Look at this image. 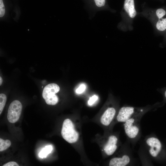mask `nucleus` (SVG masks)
I'll use <instances>...</instances> for the list:
<instances>
[{"label":"nucleus","mask_w":166,"mask_h":166,"mask_svg":"<svg viewBox=\"0 0 166 166\" xmlns=\"http://www.w3.org/2000/svg\"><path fill=\"white\" fill-rule=\"evenodd\" d=\"M155 104L142 107L124 106L119 109L116 117L117 121L124 123L131 117L142 113H146L154 108Z\"/></svg>","instance_id":"nucleus-4"},{"label":"nucleus","mask_w":166,"mask_h":166,"mask_svg":"<svg viewBox=\"0 0 166 166\" xmlns=\"http://www.w3.org/2000/svg\"><path fill=\"white\" fill-rule=\"evenodd\" d=\"M2 82V79L1 77H0V85H1Z\"/></svg>","instance_id":"nucleus-21"},{"label":"nucleus","mask_w":166,"mask_h":166,"mask_svg":"<svg viewBox=\"0 0 166 166\" xmlns=\"http://www.w3.org/2000/svg\"><path fill=\"white\" fill-rule=\"evenodd\" d=\"M116 111L113 107H109L106 109L101 118V124L105 126L109 125L115 116Z\"/></svg>","instance_id":"nucleus-11"},{"label":"nucleus","mask_w":166,"mask_h":166,"mask_svg":"<svg viewBox=\"0 0 166 166\" xmlns=\"http://www.w3.org/2000/svg\"><path fill=\"white\" fill-rule=\"evenodd\" d=\"M160 90L163 91V93L164 97L166 99V88L161 89Z\"/></svg>","instance_id":"nucleus-20"},{"label":"nucleus","mask_w":166,"mask_h":166,"mask_svg":"<svg viewBox=\"0 0 166 166\" xmlns=\"http://www.w3.org/2000/svg\"><path fill=\"white\" fill-rule=\"evenodd\" d=\"M5 12L4 6L2 0H0V17H2Z\"/></svg>","instance_id":"nucleus-16"},{"label":"nucleus","mask_w":166,"mask_h":166,"mask_svg":"<svg viewBox=\"0 0 166 166\" xmlns=\"http://www.w3.org/2000/svg\"><path fill=\"white\" fill-rule=\"evenodd\" d=\"M19 165L16 162L14 161H11L8 162L4 165L3 166H18Z\"/></svg>","instance_id":"nucleus-19"},{"label":"nucleus","mask_w":166,"mask_h":166,"mask_svg":"<svg viewBox=\"0 0 166 166\" xmlns=\"http://www.w3.org/2000/svg\"><path fill=\"white\" fill-rule=\"evenodd\" d=\"M98 98L97 96L94 95L90 98L88 102V105H93L98 99Z\"/></svg>","instance_id":"nucleus-17"},{"label":"nucleus","mask_w":166,"mask_h":166,"mask_svg":"<svg viewBox=\"0 0 166 166\" xmlns=\"http://www.w3.org/2000/svg\"><path fill=\"white\" fill-rule=\"evenodd\" d=\"M137 14L134 0H124L122 13V20L120 26L121 29L124 31L132 30L133 20Z\"/></svg>","instance_id":"nucleus-3"},{"label":"nucleus","mask_w":166,"mask_h":166,"mask_svg":"<svg viewBox=\"0 0 166 166\" xmlns=\"http://www.w3.org/2000/svg\"><path fill=\"white\" fill-rule=\"evenodd\" d=\"M6 101V96L3 93L0 94V114L3 110Z\"/></svg>","instance_id":"nucleus-14"},{"label":"nucleus","mask_w":166,"mask_h":166,"mask_svg":"<svg viewBox=\"0 0 166 166\" xmlns=\"http://www.w3.org/2000/svg\"><path fill=\"white\" fill-rule=\"evenodd\" d=\"M118 141V138L115 135H110L108 137L104 148V151L107 155L111 156L115 152L117 148Z\"/></svg>","instance_id":"nucleus-10"},{"label":"nucleus","mask_w":166,"mask_h":166,"mask_svg":"<svg viewBox=\"0 0 166 166\" xmlns=\"http://www.w3.org/2000/svg\"><path fill=\"white\" fill-rule=\"evenodd\" d=\"M22 105L17 100L13 101L10 105L7 114V118L11 123L16 122L19 120L22 112Z\"/></svg>","instance_id":"nucleus-8"},{"label":"nucleus","mask_w":166,"mask_h":166,"mask_svg":"<svg viewBox=\"0 0 166 166\" xmlns=\"http://www.w3.org/2000/svg\"><path fill=\"white\" fill-rule=\"evenodd\" d=\"M85 85L84 84H82L76 89V93L78 94L81 93L85 91Z\"/></svg>","instance_id":"nucleus-18"},{"label":"nucleus","mask_w":166,"mask_h":166,"mask_svg":"<svg viewBox=\"0 0 166 166\" xmlns=\"http://www.w3.org/2000/svg\"><path fill=\"white\" fill-rule=\"evenodd\" d=\"M145 113L134 116L124 123V132L127 137L133 144H135L140 136V121Z\"/></svg>","instance_id":"nucleus-2"},{"label":"nucleus","mask_w":166,"mask_h":166,"mask_svg":"<svg viewBox=\"0 0 166 166\" xmlns=\"http://www.w3.org/2000/svg\"><path fill=\"white\" fill-rule=\"evenodd\" d=\"M53 146L50 145L45 146L40 151L38 154L39 156L41 158H46L53 150Z\"/></svg>","instance_id":"nucleus-12"},{"label":"nucleus","mask_w":166,"mask_h":166,"mask_svg":"<svg viewBox=\"0 0 166 166\" xmlns=\"http://www.w3.org/2000/svg\"><path fill=\"white\" fill-rule=\"evenodd\" d=\"M11 145V142L9 140H4L0 138V151L2 152L9 148Z\"/></svg>","instance_id":"nucleus-13"},{"label":"nucleus","mask_w":166,"mask_h":166,"mask_svg":"<svg viewBox=\"0 0 166 166\" xmlns=\"http://www.w3.org/2000/svg\"><path fill=\"white\" fill-rule=\"evenodd\" d=\"M160 0L162 2H163L164 1V0Z\"/></svg>","instance_id":"nucleus-23"},{"label":"nucleus","mask_w":166,"mask_h":166,"mask_svg":"<svg viewBox=\"0 0 166 166\" xmlns=\"http://www.w3.org/2000/svg\"><path fill=\"white\" fill-rule=\"evenodd\" d=\"M61 134L64 139L70 143L77 141L79 136L78 133L74 129L73 124L69 119H66L63 122Z\"/></svg>","instance_id":"nucleus-5"},{"label":"nucleus","mask_w":166,"mask_h":166,"mask_svg":"<svg viewBox=\"0 0 166 166\" xmlns=\"http://www.w3.org/2000/svg\"><path fill=\"white\" fill-rule=\"evenodd\" d=\"M164 41L165 43H166V32L164 34Z\"/></svg>","instance_id":"nucleus-22"},{"label":"nucleus","mask_w":166,"mask_h":166,"mask_svg":"<svg viewBox=\"0 0 166 166\" xmlns=\"http://www.w3.org/2000/svg\"><path fill=\"white\" fill-rule=\"evenodd\" d=\"M60 90L59 86L54 83H50L46 85L44 88L42 96L47 104L54 105L58 101L57 96L55 94Z\"/></svg>","instance_id":"nucleus-6"},{"label":"nucleus","mask_w":166,"mask_h":166,"mask_svg":"<svg viewBox=\"0 0 166 166\" xmlns=\"http://www.w3.org/2000/svg\"><path fill=\"white\" fill-rule=\"evenodd\" d=\"M132 162V158L130 154L127 153L121 157H115L110 160V166H126L130 165Z\"/></svg>","instance_id":"nucleus-9"},{"label":"nucleus","mask_w":166,"mask_h":166,"mask_svg":"<svg viewBox=\"0 0 166 166\" xmlns=\"http://www.w3.org/2000/svg\"><path fill=\"white\" fill-rule=\"evenodd\" d=\"M96 5L98 7H101L105 6L106 4V0H93Z\"/></svg>","instance_id":"nucleus-15"},{"label":"nucleus","mask_w":166,"mask_h":166,"mask_svg":"<svg viewBox=\"0 0 166 166\" xmlns=\"http://www.w3.org/2000/svg\"><path fill=\"white\" fill-rule=\"evenodd\" d=\"M145 143L150 156L154 158L157 157L162 147L160 140L157 138L152 135L146 138Z\"/></svg>","instance_id":"nucleus-7"},{"label":"nucleus","mask_w":166,"mask_h":166,"mask_svg":"<svg viewBox=\"0 0 166 166\" xmlns=\"http://www.w3.org/2000/svg\"><path fill=\"white\" fill-rule=\"evenodd\" d=\"M140 13L149 21L157 33L164 35L166 32V7L156 9L144 7Z\"/></svg>","instance_id":"nucleus-1"}]
</instances>
